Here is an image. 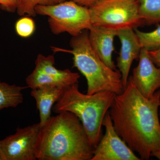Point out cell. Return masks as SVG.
Returning a JSON list of instances; mask_svg holds the SVG:
<instances>
[{
    "instance_id": "obj_3",
    "label": "cell",
    "mask_w": 160,
    "mask_h": 160,
    "mask_svg": "<svg viewBox=\"0 0 160 160\" xmlns=\"http://www.w3.org/2000/svg\"><path fill=\"white\" fill-rule=\"evenodd\" d=\"M116 96L110 91L84 94L80 91L78 83H75L65 89L62 95L52 107V111L57 113L68 111L75 115L82 124L94 149L102 137L103 119Z\"/></svg>"
},
{
    "instance_id": "obj_6",
    "label": "cell",
    "mask_w": 160,
    "mask_h": 160,
    "mask_svg": "<svg viewBox=\"0 0 160 160\" xmlns=\"http://www.w3.org/2000/svg\"><path fill=\"white\" fill-rule=\"evenodd\" d=\"M92 25L118 30L144 25L137 0H99L89 8Z\"/></svg>"
},
{
    "instance_id": "obj_5",
    "label": "cell",
    "mask_w": 160,
    "mask_h": 160,
    "mask_svg": "<svg viewBox=\"0 0 160 160\" xmlns=\"http://www.w3.org/2000/svg\"><path fill=\"white\" fill-rule=\"evenodd\" d=\"M37 14L48 17V23L52 32L58 35L67 32L76 36L92 26L89 8L72 1L50 5L36 6Z\"/></svg>"
},
{
    "instance_id": "obj_11",
    "label": "cell",
    "mask_w": 160,
    "mask_h": 160,
    "mask_svg": "<svg viewBox=\"0 0 160 160\" xmlns=\"http://www.w3.org/2000/svg\"><path fill=\"white\" fill-rule=\"evenodd\" d=\"M117 36L121 42V49L117 59V66L122 76L124 89L127 84L129 71L134 60L139 57L142 47L134 29L125 28L117 30Z\"/></svg>"
},
{
    "instance_id": "obj_17",
    "label": "cell",
    "mask_w": 160,
    "mask_h": 160,
    "mask_svg": "<svg viewBox=\"0 0 160 160\" xmlns=\"http://www.w3.org/2000/svg\"><path fill=\"white\" fill-rule=\"evenodd\" d=\"M66 0H18L16 12L20 16L27 15L35 17L37 13L35 11L38 5L50 6L62 2Z\"/></svg>"
},
{
    "instance_id": "obj_8",
    "label": "cell",
    "mask_w": 160,
    "mask_h": 160,
    "mask_svg": "<svg viewBox=\"0 0 160 160\" xmlns=\"http://www.w3.org/2000/svg\"><path fill=\"white\" fill-rule=\"evenodd\" d=\"M39 122L18 128L14 134L0 140L2 160H35V146Z\"/></svg>"
},
{
    "instance_id": "obj_2",
    "label": "cell",
    "mask_w": 160,
    "mask_h": 160,
    "mask_svg": "<svg viewBox=\"0 0 160 160\" xmlns=\"http://www.w3.org/2000/svg\"><path fill=\"white\" fill-rule=\"evenodd\" d=\"M58 114L40 126L37 160H91L94 149L78 118L68 111Z\"/></svg>"
},
{
    "instance_id": "obj_22",
    "label": "cell",
    "mask_w": 160,
    "mask_h": 160,
    "mask_svg": "<svg viewBox=\"0 0 160 160\" xmlns=\"http://www.w3.org/2000/svg\"><path fill=\"white\" fill-rule=\"evenodd\" d=\"M151 157H154L157 158L158 159L160 160V148L159 149H158L156 151L152 152L151 154Z\"/></svg>"
},
{
    "instance_id": "obj_20",
    "label": "cell",
    "mask_w": 160,
    "mask_h": 160,
    "mask_svg": "<svg viewBox=\"0 0 160 160\" xmlns=\"http://www.w3.org/2000/svg\"><path fill=\"white\" fill-rule=\"evenodd\" d=\"M149 52L153 63L160 68V48L153 51H149Z\"/></svg>"
},
{
    "instance_id": "obj_4",
    "label": "cell",
    "mask_w": 160,
    "mask_h": 160,
    "mask_svg": "<svg viewBox=\"0 0 160 160\" xmlns=\"http://www.w3.org/2000/svg\"><path fill=\"white\" fill-rule=\"evenodd\" d=\"M71 49L52 47L54 52H64L73 56V66L87 80V94L102 91H110L116 95L124 90L119 71L106 66L92 48L88 30H86L70 40Z\"/></svg>"
},
{
    "instance_id": "obj_1",
    "label": "cell",
    "mask_w": 160,
    "mask_h": 160,
    "mask_svg": "<svg viewBox=\"0 0 160 160\" xmlns=\"http://www.w3.org/2000/svg\"><path fill=\"white\" fill-rule=\"evenodd\" d=\"M160 89L145 97L129 77L108 112L117 133L141 160L160 148Z\"/></svg>"
},
{
    "instance_id": "obj_21",
    "label": "cell",
    "mask_w": 160,
    "mask_h": 160,
    "mask_svg": "<svg viewBox=\"0 0 160 160\" xmlns=\"http://www.w3.org/2000/svg\"><path fill=\"white\" fill-rule=\"evenodd\" d=\"M70 1H72L81 6L89 8L99 0H70Z\"/></svg>"
},
{
    "instance_id": "obj_16",
    "label": "cell",
    "mask_w": 160,
    "mask_h": 160,
    "mask_svg": "<svg viewBox=\"0 0 160 160\" xmlns=\"http://www.w3.org/2000/svg\"><path fill=\"white\" fill-rule=\"evenodd\" d=\"M142 48L148 51H153L160 48V25L156 29L149 32L141 31L134 28Z\"/></svg>"
},
{
    "instance_id": "obj_19",
    "label": "cell",
    "mask_w": 160,
    "mask_h": 160,
    "mask_svg": "<svg viewBox=\"0 0 160 160\" xmlns=\"http://www.w3.org/2000/svg\"><path fill=\"white\" fill-rule=\"evenodd\" d=\"M18 0H0V7L4 11L9 12L16 11Z\"/></svg>"
},
{
    "instance_id": "obj_24",
    "label": "cell",
    "mask_w": 160,
    "mask_h": 160,
    "mask_svg": "<svg viewBox=\"0 0 160 160\" xmlns=\"http://www.w3.org/2000/svg\"><path fill=\"white\" fill-rule=\"evenodd\" d=\"M159 117L160 119V109H159Z\"/></svg>"
},
{
    "instance_id": "obj_9",
    "label": "cell",
    "mask_w": 160,
    "mask_h": 160,
    "mask_svg": "<svg viewBox=\"0 0 160 160\" xmlns=\"http://www.w3.org/2000/svg\"><path fill=\"white\" fill-rule=\"evenodd\" d=\"M105 134L94 148L91 160H140L117 133L109 112L103 119Z\"/></svg>"
},
{
    "instance_id": "obj_7",
    "label": "cell",
    "mask_w": 160,
    "mask_h": 160,
    "mask_svg": "<svg viewBox=\"0 0 160 160\" xmlns=\"http://www.w3.org/2000/svg\"><path fill=\"white\" fill-rule=\"evenodd\" d=\"M80 76L69 69L60 70L55 67L54 57L52 55L45 56L38 55L34 70L27 76L26 83L28 88L34 89L44 86L67 87L78 83Z\"/></svg>"
},
{
    "instance_id": "obj_18",
    "label": "cell",
    "mask_w": 160,
    "mask_h": 160,
    "mask_svg": "<svg viewBox=\"0 0 160 160\" xmlns=\"http://www.w3.org/2000/svg\"><path fill=\"white\" fill-rule=\"evenodd\" d=\"M15 31L19 36L29 38L34 33L36 29L34 20L29 16L24 17L17 21L15 26Z\"/></svg>"
},
{
    "instance_id": "obj_15",
    "label": "cell",
    "mask_w": 160,
    "mask_h": 160,
    "mask_svg": "<svg viewBox=\"0 0 160 160\" xmlns=\"http://www.w3.org/2000/svg\"><path fill=\"white\" fill-rule=\"evenodd\" d=\"M138 13L144 24L160 23V0H137Z\"/></svg>"
},
{
    "instance_id": "obj_13",
    "label": "cell",
    "mask_w": 160,
    "mask_h": 160,
    "mask_svg": "<svg viewBox=\"0 0 160 160\" xmlns=\"http://www.w3.org/2000/svg\"><path fill=\"white\" fill-rule=\"evenodd\" d=\"M65 89L59 86H44L32 89L30 94L35 100L39 112L40 126L51 117L52 107L62 95Z\"/></svg>"
},
{
    "instance_id": "obj_10",
    "label": "cell",
    "mask_w": 160,
    "mask_h": 160,
    "mask_svg": "<svg viewBox=\"0 0 160 160\" xmlns=\"http://www.w3.org/2000/svg\"><path fill=\"white\" fill-rule=\"evenodd\" d=\"M132 83L143 96L152 97L160 89V68L153 63L149 51L142 48L139 63L130 76Z\"/></svg>"
},
{
    "instance_id": "obj_12",
    "label": "cell",
    "mask_w": 160,
    "mask_h": 160,
    "mask_svg": "<svg viewBox=\"0 0 160 160\" xmlns=\"http://www.w3.org/2000/svg\"><path fill=\"white\" fill-rule=\"evenodd\" d=\"M117 30L92 25L88 30V36L92 48L104 63L111 69L117 70L112 60L114 51V39Z\"/></svg>"
},
{
    "instance_id": "obj_14",
    "label": "cell",
    "mask_w": 160,
    "mask_h": 160,
    "mask_svg": "<svg viewBox=\"0 0 160 160\" xmlns=\"http://www.w3.org/2000/svg\"><path fill=\"white\" fill-rule=\"evenodd\" d=\"M28 87L9 85L0 81V110L16 108L23 102L22 91Z\"/></svg>"
},
{
    "instance_id": "obj_23",
    "label": "cell",
    "mask_w": 160,
    "mask_h": 160,
    "mask_svg": "<svg viewBox=\"0 0 160 160\" xmlns=\"http://www.w3.org/2000/svg\"><path fill=\"white\" fill-rule=\"evenodd\" d=\"M0 160H2V155H1V152H0Z\"/></svg>"
}]
</instances>
